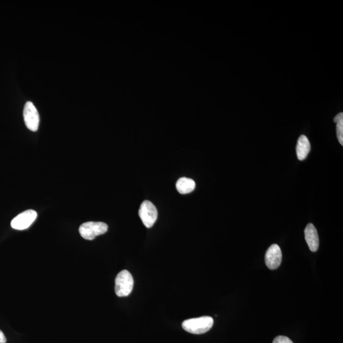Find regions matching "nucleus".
Returning a JSON list of instances; mask_svg holds the SVG:
<instances>
[{"label":"nucleus","mask_w":343,"mask_h":343,"mask_svg":"<svg viewBox=\"0 0 343 343\" xmlns=\"http://www.w3.org/2000/svg\"><path fill=\"white\" fill-rule=\"evenodd\" d=\"M6 342L7 339L6 336H5L3 332L0 330V343H6Z\"/></svg>","instance_id":"ddd939ff"},{"label":"nucleus","mask_w":343,"mask_h":343,"mask_svg":"<svg viewBox=\"0 0 343 343\" xmlns=\"http://www.w3.org/2000/svg\"><path fill=\"white\" fill-rule=\"evenodd\" d=\"M311 149L309 139L304 135H301L299 137L296 146V154L298 160L302 161L307 159Z\"/></svg>","instance_id":"1a4fd4ad"},{"label":"nucleus","mask_w":343,"mask_h":343,"mask_svg":"<svg viewBox=\"0 0 343 343\" xmlns=\"http://www.w3.org/2000/svg\"><path fill=\"white\" fill-rule=\"evenodd\" d=\"M108 230V226L102 222H87L82 224L79 228V232L82 238L85 240H92L99 235H103Z\"/></svg>","instance_id":"7ed1b4c3"},{"label":"nucleus","mask_w":343,"mask_h":343,"mask_svg":"<svg viewBox=\"0 0 343 343\" xmlns=\"http://www.w3.org/2000/svg\"><path fill=\"white\" fill-rule=\"evenodd\" d=\"M194 180L186 177H181L176 182V189L179 194L185 195L192 192L195 188Z\"/></svg>","instance_id":"9d476101"},{"label":"nucleus","mask_w":343,"mask_h":343,"mask_svg":"<svg viewBox=\"0 0 343 343\" xmlns=\"http://www.w3.org/2000/svg\"><path fill=\"white\" fill-rule=\"evenodd\" d=\"M37 217V213L33 210H27L21 213L12 220V228L17 230H24L31 226Z\"/></svg>","instance_id":"423d86ee"},{"label":"nucleus","mask_w":343,"mask_h":343,"mask_svg":"<svg viewBox=\"0 0 343 343\" xmlns=\"http://www.w3.org/2000/svg\"><path fill=\"white\" fill-rule=\"evenodd\" d=\"M305 239L312 252H316L319 247V237L314 225L310 223L304 230Z\"/></svg>","instance_id":"6e6552de"},{"label":"nucleus","mask_w":343,"mask_h":343,"mask_svg":"<svg viewBox=\"0 0 343 343\" xmlns=\"http://www.w3.org/2000/svg\"><path fill=\"white\" fill-rule=\"evenodd\" d=\"M24 119L27 129L32 132L39 129L40 117L36 107L32 102L28 101L25 104L24 108Z\"/></svg>","instance_id":"39448f33"},{"label":"nucleus","mask_w":343,"mask_h":343,"mask_svg":"<svg viewBox=\"0 0 343 343\" xmlns=\"http://www.w3.org/2000/svg\"><path fill=\"white\" fill-rule=\"evenodd\" d=\"M281 249L277 244H273L269 248L265 255V262L270 270H275L280 266L282 262Z\"/></svg>","instance_id":"0eeeda50"},{"label":"nucleus","mask_w":343,"mask_h":343,"mask_svg":"<svg viewBox=\"0 0 343 343\" xmlns=\"http://www.w3.org/2000/svg\"><path fill=\"white\" fill-rule=\"evenodd\" d=\"M334 122L336 123L337 137L340 144L343 145V113L340 112L334 117Z\"/></svg>","instance_id":"9b49d317"},{"label":"nucleus","mask_w":343,"mask_h":343,"mask_svg":"<svg viewBox=\"0 0 343 343\" xmlns=\"http://www.w3.org/2000/svg\"><path fill=\"white\" fill-rule=\"evenodd\" d=\"M139 215L144 226L149 228L154 226L157 221L158 217L157 208L152 202L145 200L140 207Z\"/></svg>","instance_id":"20e7f679"},{"label":"nucleus","mask_w":343,"mask_h":343,"mask_svg":"<svg viewBox=\"0 0 343 343\" xmlns=\"http://www.w3.org/2000/svg\"><path fill=\"white\" fill-rule=\"evenodd\" d=\"M134 279L131 273L123 270L115 279V292L119 297L128 296L132 291Z\"/></svg>","instance_id":"f03ea898"},{"label":"nucleus","mask_w":343,"mask_h":343,"mask_svg":"<svg viewBox=\"0 0 343 343\" xmlns=\"http://www.w3.org/2000/svg\"><path fill=\"white\" fill-rule=\"evenodd\" d=\"M273 343H293V342L289 337L279 335V336L275 338Z\"/></svg>","instance_id":"f8f14e48"},{"label":"nucleus","mask_w":343,"mask_h":343,"mask_svg":"<svg viewBox=\"0 0 343 343\" xmlns=\"http://www.w3.org/2000/svg\"><path fill=\"white\" fill-rule=\"evenodd\" d=\"M214 324V320L210 317H202L185 320L182 326L186 332L194 334H202L209 331Z\"/></svg>","instance_id":"f257e3e1"}]
</instances>
